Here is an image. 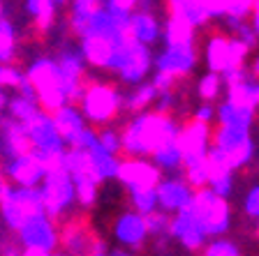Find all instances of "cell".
I'll return each instance as SVG.
<instances>
[{
  "instance_id": "5b68a950",
  "label": "cell",
  "mask_w": 259,
  "mask_h": 256,
  "mask_svg": "<svg viewBox=\"0 0 259 256\" xmlns=\"http://www.w3.org/2000/svg\"><path fill=\"white\" fill-rule=\"evenodd\" d=\"M44 213L42 196L37 187H14L7 185L0 192V219L10 231H14L26 222L28 217Z\"/></svg>"
},
{
  "instance_id": "9c48e42d",
  "label": "cell",
  "mask_w": 259,
  "mask_h": 256,
  "mask_svg": "<svg viewBox=\"0 0 259 256\" xmlns=\"http://www.w3.org/2000/svg\"><path fill=\"white\" fill-rule=\"evenodd\" d=\"M3 173H5L7 182L14 187H37L47 173V166L32 152H23V155L10 160L7 164H3Z\"/></svg>"
},
{
  "instance_id": "8fae6325",
  "label": "cell",
  "mask_w": 259,
  "mask_h": 256,
  "mask_svg": "<svg viewBox=\"0 0 259 256\" xmlns=\"http://www.w3.org/2000/svg\"><path fill=\"white\" fill-rule=\"evenodd\" d=\"M16 46H19V35L14 21L5 12H0V65H10L14 60Z\"/></svg>"
},
{
  "instance_id": "ba28073f",
  "label": "cell",
  "mask_w": 259,
  "mask_h": 256,
  "mask_svg": "<svg viewBox=\"0 0 259 256\" xmlns=\"http://www.w3.org/2000/svg\"><path fill=\"white\" fill-rule=\"evenodd\" d=\"M192 187L183 180L181 176H162L160 182L155 187V201H157V210L167 215H174L178 210L188 208L194 198Z\"/></svg>"
},
{
  "instance_id": "5bb4252c",
  "label": "cell",
  "mask_w": 259,
  "mask_h": 256,
  "mask_svg": "<svg viewBox=\"0 0 259 256\" xmlns=\"http://www.w3.org/2000/svg\"><path fill=\"white\" fill-rule=\"evenodd\" d=\"M7 231H10V229H7ZM7 231H5V224L0 226V242H3V240H5V238H7Z\"/></svg>"
},
{
  "instance_id": "52a82bcc",
  "label": "cell",
  "mask_w": 259,
  "mask_h": 256,
  "mask_svg": "<svg viewBox=\"0 0 259 256\" xmlns=\"http://www.w3.org/2000/svg\"><path fill=\"white\" fill-rule=\"evenodd\" d=\"M109 233L116 240V245L127 247V249H139L148 240V224H146V217L141 213L125 208L111 219Z\"/></svg>"
},
{
  "instance_id": "7c38bea8",
  "label": "cell",
  "mask_w": 259,
  "mask_h": 256,
  "mask_svg": "<svg viewBox=\"0 0 259 256\" xmlns=\"http://www.w3.org/2000/svg\"><path fill=\"white\" fill-rule=\"evenodd\" d=\"M194 256H243L241 245L229 235H220V238H210L206 245L201 247Z\"/></svg>"
},
{
  "instance_id": "277c9868",
  "label": "cell",
  "mask_w": 259,
  "mask_h": 256,
  "mask_svg": "<svg viewBox=\"0 0 259 256\" xmlns=\"http://www.w3.org/2000/svg\"><path fill=\"white\" fill-rule=\"evenodd\" d=\"M28 136V143H30V152L42 162L44 166H54L63 160L65 155V141L60 139L58 129H56L51 116L44 111H39L37 116L28 120L23 125Z\"/></svg>"
},
{
  "instance_id": "6da1fadb",
  "label": "cell",
  "mask_w": 259,
  "mask_h": 256,
  "mask_svg": "<svg viewBox=\"0 0 259 256\" xmlns=\"http://www.w3.org/2000/svg\"><path fill=\"white\" fill-rule=\"evenodd\" d=\"M23 74H26V81L30 83L39 109L44 113H54L56 109L67 104V88H65L58 65L51 56H37L23 70Z\"/></svg>"
},
{
  "instance_id": "7a4b0ae2",
  "label": "cell",
  "mask_w": 259,
  "mask_h": 256,
  "mask_svg": "<svg viewBox=\"0 0 259 256\" xmlns=\"http://www.w3.org/2000/svg\"><path fill=\"white\" fill-rule=\"evenodd\" d=\"M37 189H39V196H42L44 213L54 222H58L60 217H65L74 208H81L76 203L74 182H72L70 171L65 169L63 160L54 166H47V173H44L42 182L37 185Z\"/></svg>"
},
{
  "instance_id": "3957f363",
  "label": "cell",
  "mask_w": 259,
  "mask_h": 256,
  "mask_svg": "<svg viewBox=\"0 0 259 256\" xmlns=\"http://www.w3.org/2000/svg\"><path fill=\"white\" fill-rule=\"evenodd\" d=\"M194 217L201 224L206 238H220V235H227L229 229L234 226V210L232 203L227 198L215 196L208 189H197L194 192V198L190 203Z\"/></svg>"
},
{
  "instance_id": "4fadbf2b",
  "label": "cell",
  "mask_w": 259,
  "mask_h": 256,
  "mask_svg": "<svg viewBox=\"0 0 259 256\" xmlns=\"http://www.w3.org/2000/svg\"><path fill=\"white\" fill-rule=\"evenodd\" d=\"M241 213L245 215L250 222L259 219V180H252V185L243 192V196H241Z\"/></svg>"
},
{
  "instance_id": "9a60e30c",
  "label": "cell",
  "mask_w": 259,
  "mask_h": 256,
  "mask_svg": "<svg viewBox=\"0 0 259 256\" xmlns=\"http://www.w3.org/2000/svg\"><path fill=\"white\" fill-rule=\"evenodd\" d=\"M95 256H109V251H107V249H104V251H97Z\"/></svg>"
},
{
  "instance_id": "8992f818",
  "label": "cell",
  "mask_w": 259,
  "mask_h": 256,
  "mask_svg": "<svg viewBox=\"0 0 259 256\" xmlns=\"http://www.w3.org/2000/svg\"><path fill=\"white\" fill-rule=\"evenodd\" d=\"M16 240L21 242L23 249L37 251H56L58 247V229L56 222L47 213H37L28 217L19 229H16Z\"/></svg>"
},
{
  "instance_id": "30bf717a",
  "label": "cell",
  "mask_w": 259,
  "mask_h": 256,
  "mask_svg": "<svg viewBox=\"0 0 259 256\" xmlns=\"http://www.w3.org/2000/svg\"><path fill=\"white\" fill-rule=\"evenodd\" d=\"M88 152V162L93 166V173L97 176V180H113V178H118V166H120V160L116 155H111L109 150H104L102 145L93 143L91 148L86 150Z\"/></svg>"
}]
</instances>
